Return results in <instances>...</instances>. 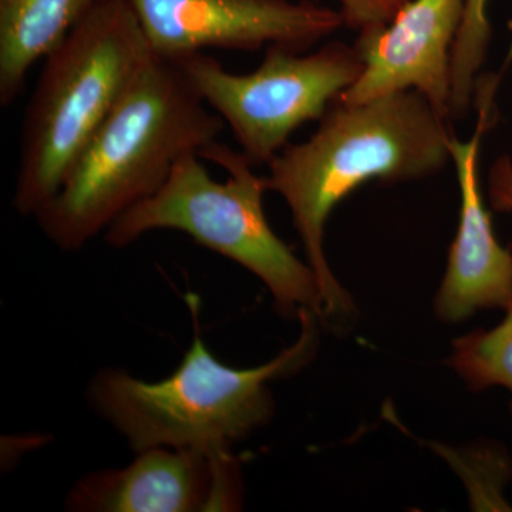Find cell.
<instances>
[{"mask_svg": "<svg viewBox=\"0 0 512 512\" xmlns=\"http://www.w3.org/2000/svg\"><path fill=\"white\" fill-rule=\"evenodd\" d=\"M224 126L180 67L153 55L36 215L37 224L57 248H83L156 194L181 158L200 156Z\"/></svg>", "mask_w": 512, "mask_h": 512, "instance_id": "cell-2", "label": "cell"}, {"mask_svg": "<svg viewBox=\"0 0 512 512\" xmlns=\"http://www.w3.org/2000/svg\"><path fill=\"white\" fill-rule=\"evenodd\" d=\"M319 121L308 141L288 144L268 164L266 183L288 204L318 278L323 316H333L348 312L350 302L323 249L330 212L367 181L402 183L439 173L451 160L453 133L416 90L359 104L336 100Z\"/></svg>", "mask_w": 512, "mask_h": 512, "instance_id": "cell-1", "label": "cell"}, {"mask_svg": "<svg viewBox=\"0 0 512 512\" xmlns=\"http://www.w3.org/2000/svg\"><path fill=\"white\" fill-rule=\"evenodd\" d=\"M490 0H466L451 57V119H464L473 103L477 76L491 40Z\"/></svg>", "mask_w": 512, "mask_h": 512, "instance_id": "cell-12", "label": "cell"}, {"mask_svg": "<svg viewBox=\"0 0 512 512\" xmlns=\"http://www.w3.org/2000/svg\"><path fill=\"white\" fill-rule=\"evenodd\" d=\"M298 315V340L265 365H225L195 326L173 375L146 382L124 370H101L90 384V403L136 453L154 447L231 450L274 413L269 382L301 369L315 352L318 315L308 309Z\"/></svg>", "mask_w": 512, "mask_h": 512, "instance_id": "cell-4", "label": "cell"}, {"mask_svg": "<svg viewBox=\"0 0 512 512\" xmlns=\"http://www.w3.org/2000/svg\"><path fill=\"white\" fill-rule=\"evenodd\" d=\"M242 153L214 143L175 164L163 187L120 215L106 242L124 248L158 229L183 232L258 276L282 313L323 316L318 278L275 234L264 211L266 177Z\"/></svg>", "mask_w": 512, "mask_h": 512, "instance_id": "cell-5", "label": "cell"}, {"mask_svg": "<svg viewBox=\"0 0 512 512\" xmlns=\"http://www.w3.org/2000/svg\"><path fill=\"white\" fill-rule=\"evenodd\" d=\"M490 195L495 210L512 211V164L503 157L494 164L490 175Z\"/></svg>", "mask_w": 512, "mask_h": 512, "instance_id": "cell-15", "label": "cell"}, {"mask_svg": "<svg viewBox=\"0 0 512 512\" xmlns=\"http://www.w3.org/2000/svg\"><path fill=\"white\" fill-rule=\"evenodd\" d=\"M488 120L487 100L470 140L460 141L454 134L450 138L451 161L460 187V221L437 296V312L451 322L466 319L478 309L508 308L512 301V255L495 238L478 173L481 136Z\"/></svg>", "mask_w": 512, "mask_h": 512, "instance_id": "cell-10", "label": "cell"}, {"mask_svg": "<svg viewBox=\"0 0 512 512\" xmlns=\"http://www.w3.org/2000/svg\"><path fill=\"white\" fill-rule=\"evenodd\" d=\"M241 467L231 450L154 447L130 466L87 474L67 494L74 512L239 511Z\"/></svg>", "mask_w": 512, "mask_h": 512, "instance_id": "cell-8", "label": "cell"}, {"mask_svg": "<svg viewBox=\"0 0 512 512\" xmlns=\"http://www.w3.org/2000/svg\"><path fill=\"white\" fill-rule=\"evenodd\" d=\"M104 0H0V106L15 103L26 77Z\"/></svg>", "mask_w": 512, "mask_h": 512, "instance_id": "cell-11", "label": "cell"}, {"mask_svg": "<svg viewBox=\"0 0 512 512\" xmlns=\"http://www.w3.org/2000/svg\"><path fill=\"white\" fill-rule=\"evenodd\" d=\"M171 62L231 128L242 156L254 167L271 163L303 124L322 119L363 69L355 46L340 42L305 55L266 47L261 66L247 74L228 72L204 52Z\"/></svg>", "mask_w": 512, "mask_h": 512, "instance_id": "cell-6", "label": "cell"}, {"mask_svg": "<svg viewBox=\"0 0 512 512\" xmlns=\"http://www.w3.org/2000/svg\"><path fill=\"white\" fill-rule=\"evenodd\" d=\"M451 365L473 389L500 384L512 393V301L500 326L454 343Z\"/></svg>", "mask_w": 512, "mask_h": 512, "instance_id": "cell-13", "label": "cell"}, {"mask_svg": "<svg viewBox=\"0 0 512 512\" xmlns=\"http://www.w3.org/2000/svg\"><path fill=\"white\" fill-rule=\"evenodd\" d=\"M343 25L359 30L386 25L410 0H338Z\"/></svg>", "mask_w": 512, "mask_h": 512, "instance_id": "cell-14", "label": "cell"}, {"mask_svg": "<svg viewBox=\"0 0 512 512\" xmlns=\"http://www.w3.org/2000/svg\"><path fill=\"white\" fill-rule=\"evenodd\" d=\"M466 0H410L393 20L362 30L355 49L363 69L338 101L366 103L416 90L451 120V57Z\"/></svg>", "mask_w": 512, "mask_h": 512, "instance_id": "cell-9", "label": "cell"}, {"mask_svg": "<svg viewBox=\"0 0 512 512\" xmlns=\"http://www.w3.org/2000/svg\"><path fill=\"white\" fill-rule=\"evenodd\" d=\"M153 57L130 0H104L45 59L23 119L13 207L36 217Z\"/></svg>", "mask_w": 512, "mask_h": 512, "instance_id": "cell-3", "label": "cell"}, {"mask_svg": "<svg viewBox=\"0 0 512 512\" xmlns=\"http://www.w3.org/2000/svg\"><path fill=\"white\" fill-rule=\"evenodd\" d=\"M153 55L205 49L255 52L282 46L303 52L343 25L340 12L291 0H130Z\"/></svg>", "mask_w": 512, "mask_h": 512, "instance_id": "cell-7", "label": "cell"}]
</instances>
